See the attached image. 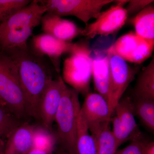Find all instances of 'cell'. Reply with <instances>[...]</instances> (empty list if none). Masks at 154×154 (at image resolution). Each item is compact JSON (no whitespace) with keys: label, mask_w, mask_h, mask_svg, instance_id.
<instances>
[{"label":"cell","mask_w":154,"mask_h":154,"mask_svg":"<svg viewBox=\"0 0 154 154\" xmlns=\"http://www.w3.org/2000/svg\"><path fill=\"white\" fill-rule=\"evenodd\" d=\"M14 57L19 67V79L29 117L38 120L42 96L50 80V70L42 57L36 55L29 48L5 52Z\"/></svg>","instance_id":"cell-1"},{"label":"cell","mask_w":154,"mask_h":154,"mask_svg":"<svg viewBox=\"0 0 154 154\" xmlns=\"http://www.w3.org/2000/svg\"><path fill=\"white\" fill-rule=\"evenodd\" d=\"M47 12L45 6L33 0L5 22L0 23V47L4 52L28 47L27 41Z\"/></svg>","instance_id":"cell-2"},{"label":"cell","mask_w":154,"mask_h":154,"mask_svg":"<svg viewBox=\"0 0 154 154\" xmlns=\"http://www.w3.org/2000/svg\"><path fill=\"white\" fill-rule=\"evenodd\" d=\"M0 99L20 120L29 117L17 61L11 54L2 51H0Z\"/></svg>","instance_id":"cell-3"},{"label":"cell","mask_w":154,"mask_h":154,"mask_svg":"<svg viewBox=\"0 0 154 154\" xmlns=\"http://www.w3.org/2000/svg\"><path fill=\"white\" fill-rule=\"evenodd\" d=\"M81 108L79 93L66 85L54 122L57 126V139L62 149L70 154H77V122Z\"/></svg>","instance_id":"cell-4"},{"label":"cell","mask_w":154,"mask_h":154,"mask_svg":"<svg viewBox=\"0 0 154 154\" xmlns=\"http://www.w3.org/2000/svg\"><path fill=\"white\" fill-rule=\"evenodd\" d=\"M70 55L63 64L64 82L78 93L87 95L90 93L92 78L91 50L87 42L73 43Z\"/></svg>","instance_id":"cell-5"},{"label":"cell","mask_w":154,"mask_h":154,"mask_svg":"<svg viewBox=\"0 0 154 154\" xmlns=\"http://www.w3.org/2000/svg\"><path fill=\"white\" fill-rule=\"evenodd\" d=\"M47 9L46 13L61 17L72 16L86 25L92 19H96L102 8L114 0H46L40 1Z\"/></svg>","instance_id":"cell-6"},{"label":"cell","mask_w":154,"mask_h":154,"mask_svg":"<svg viewBox=\"0 0 154 154\" xmlns=\"http://www.w3.org/2000/svg\"><path fill=\"white\" fill-rule=\"evenodd\" d=\"M154 48V42L131 31L119 37L105 52L118 56L127 62L140 64L152 55Z\"/></svg>","instance_id":"cell-7"},{"label":"cell","mask_w":154,"mask_h":154,"mask_svg":"<svg viewBox=\"0 0 154 154\" xmlns=\"http://www.w3.org/2000/svg\"><path fill=\"white\" fill-rule=\"evenodd\" d=\"M110 62V77L108 102L113 114L116 106L129 84L134 79L136 70L118 56L108 53Z\"/></svg>","instance_id":"cell-8"},{"label":"cell","mask_w":154,"mask_h":154,"mask_svg":"<svg viewBox=\"0 0 154 154\" xmlns=\"http://www.w3.org/2000/svg\"><path fill=\"white\" fill-rule=\"evenodd\" d=\"M128 14L123 7L114 5L101 12L96 20L86 25L81 35L93 38L96 36L114 34L125 25Z\"/></svg>","instance_id":"cell-9"},{"label":"cell","mask_w":154,"mask_h":154,"mask_svg":"<svg viewBox=\"0 0 154 154\" xmlns=\"http://www.w3.org/2000/svg\"><path fill=\"white\" fill-rule=\"evenodd\" d=\"M80 111L92 136L110 125L113 115L108 102L98 93H89L86 95Z\"/></svg>","instance_id":"cell-10"},{"label":"cell","mask_w":154,"mask_h":154,"mask_svg":"<svg viewBox=\"0 0 154 154\" xmlns=\"http://www.w3.org/2000/svg\"><path fill=\"white\" fill-rule=\"evenodd\" d=\"M66 86L60 76L57 79H51L42 96L38 107V120L43 128L50 132H52L53 124Z\"/></svg>","instance_id":"cell-11"},{"label":"cell","mask_w":154,"mask_h":154,"mask_svg":"<svg viewBox=\"0 0 154 154\" xmlns=\"http://www.w3.org/2000/svg\"><path fill=\"white\" fill-rule=\"evenodd\" d=\"M73 43L59 40L43 33L34 36L32 40V51L36 55L49 58L58 73L60 71V59L65 54L70 52Z\"/></svg>","instance_id":"cell-12"},{"label":"cell","mask_w":154,"mask_h":154,"mask_svg":"<svg viewBox=\"0 0 154 154\" xmlns=\"http://www.w3.org/2000/svg\"><path fill=\"white\" fill-rule=\"evenodd\" d=\"M41 24L44 33L66 42L81 35L82 30L72 21L49 13L43 15Z\"/></svg>","instance_id":"cell-13"},{"label":"cell","mask_w":154,"mask_h":154,"mask_svg":"<svg viewBox=\"0 0 154 154\" xmlns=\"http://www.w3.org/2000/svg\"><path fill=\"white\" fill-rule=\"evenodd\" d=\"M37 127L22 123L14 130L5 143L3 154H25L34 147Z\"/></svg>","instance_id":"cell-14"},{"label":"cell","mask_w":154,"mask_h":154,"mask_svg":"<svg viewBox=\"0 0 154 154\" xmlns=\"http://www.w3.org/2000/svg\"><path fill=\"white\" fill-rule=\"evenodd\" d=\"M110 77V62L108 54L105 53V55L99 54L93 58L92 78L94 88L97 93L103 96L107 102Z\"/></svg>","instance_id":"cell-15"},{"label":"cell","mask_w":154,"mask_h":154,"mask_svg":"<svg viewBox=\"0 0 154 154\" xmlns=\"http://www.w3.org/2000/svg\"><path fill=\"white\" fill-rule=\"evenodd\" d=\"M114 113L119 122L129 134L132 140H140L141 133L134 117L133 101L128 97L121 99L116 106Z\"/></svg>","instance_id":"cell-16"},{"label":"cell","mask_w":154,"mask_h":154,"mask_svg":"<svg viewBox=\"0 0 154 154\" xmlns=\"http://www.w3.org/2000/svg\"><path fill=\"white\" fill-rule=\"evenodd\" d=\"M135 99L154 100V58L143 68L134 90Z\"/></svg>","instance_id":"cell-17"},{"label":"cell","mask_w":154,"mask_h":154,"mask_svg":"<svg viewBox=\"0 0 154 154\" xmlns=\"http://www.w3.org/2000/svg\"><path fill=\"white\" fill-rule=\"evenodd\" d=\"M135 33L139 36L154 42V7L147 6L136 14L133 20Z\"/></svg>","instance_id":"cell-18"},{"label":"cell","mask_w":154,"mask_h":154,"mask_svg":"<svg viewBox=\"0 0 154 154\" xmlns=\"http://www.w3.org/2000/svg\"><path fill=\"white\" fill-rule=\"evenodd\" d=\"M76 149L77 154H97L95 141L90 134L88 125L81 111L77 122Z\"/></svg>","instance_id":"cell-19"},{"label":"cell","mask_w":154,"mask_h":154,"mask_svg":"<svg viewBox=\"0 0 154 154\" xmlns=\"http://www.w3.org/2000/svg\"><path fill=\"white\" fill-rule=\"evenodd\" d=\"M110 125L104 127L93 137L96 143L97 154H115L119 147Z\"/></svg>","instance_id":"cell-20"},{"label":"cell","mask_w":154,"mask_h":154,"mask_svg":"<svg viewBox=\"0 0 154 154\" xmlns=\"http://www.w3.org/2000/svg\"><path fill=\"white\" fill-rule=\"evenodd\" d=\"M135 114L149 129L154 130V100L135 99L133 101Z\"/></svg>","instance_id":"cell-21"},{"label":"cell","mask_w":154,"mask_h":154,"mask_svg":"<svg viewBox=\"0 0 154 154\" xmlns=\"http://www.w3.org/2000/svg\"><path fill=\"white\" fill-rule=\"evenodd\" d=\"M22 122L4 104H0V140L7 138Z\"/></svg>","instance_id":"cell-22"},{"label":"cell","mask_w":154,"mask_h":154,"mask_svg":"<svg viewBox=\"0 0 154 154\" xmlns=\"http://www.w3.org/2000/svg\"><path fill=\"white\" fill-rule=\"evenodd\" d=\"M30 0H0V23L29 5Z\"/></svg>","instance_id":"cell-23"},{"label":"cell","mask_w":154,"mask_h":154,"mask_svg":"<svg viewBox=\"0 0 154 154\" xmlns=\"http://www.w3.org/2000/svg\"><path fill=\"white\" fill-rule=\"evenodd\" d=\"M152 0H131L129 1L126 9L128 15L137 14L149 5H151Z\"/></svg>","instance_id":"cell-24"},{"label":"cell","mask_w":154,"mask_h":154,"mask_svg":"<svg viewBox=\"0 0 154 154\" xmlns=\"http://www.w3.org/2000/svg\"><path fill=\"white\" fill-rule=\"evenodd\" d=\"M145 145L140 139L133 140L126 147L119 150V154H144Z\"/></svg>","instance_id":"cell-25"},{"label":"cell","mask_w":154,"mask_h":154,"mask_svg":"<svg viewBox=\"0 0 154 154\" xmlns=\"http://www.w3.org/2000/svg\"><path fill=\"white\" fill-rule=\"evenodd\" d=\"M25 154H52V153L43 149L33 147Z\"/></svg>","instance_id":"cell-26"},{"label":"cell","mask_w":154,"mask_h":154,"mask_svg":"<svg viewBox=\"0 0 154 154\" xmlns=\"http://www.w3.org/2000/svg\"><path fill=\"white\" fill-rule=\"evenodd\" d=\"M144 154H154V143L153 142L146 144Z\"/></svg>","instance_id":"cell-27"},{"label":"cell","mask_w":154,"mask_h":154,"mask_svg":"<svg viewBox=\"0 0 154 154\" xmlns=\"http://www.w3.org/2000/svg\"><path fill=\"white\" fill-rule=\"evenodd\" d=\"M129 1H126V0H117V1H114V2L116 3V5L121 6L123 7V5H126L128 3Z\"/></svg>","instance_id":"cell-28"},{"label":"cell","mask_w":154,"mask_h":154,"mask_svg":"<svg viewBox=\"0 0 154 154\" xmlns=\"http://www.w3.org/2000/svg\"><path fill=\"white\" fill-rule=\"evenodd\" d=\"M5 142L4 140H0V154H3L5 148Z\"/></svg>","instance_id":"cell-29"},{"label":"cell","mask_w":154,"mask_h":154,"mask_svg":"<svg viewBox=\"0 0 154 154\" xmlns=\"http://www.w3.org/2000/svg\"><path fill=\"white\" fill-rule=\"evenodd\" d=\"M56 154H70L68 152L63 149H60L57 151V152Z\"/></svg>","instance_id":"cell-30"},{"label":"cell","mask_w":154,"mask_h":154,"mask_svg":"<svg viewBox=\"0 0 154 154\" xmlns=\"http://www.w3.org/2000/svg\"><path fill=\"white\" fill-rule=\"evenodd\" d=\"M0 104H4L3 102H2V100L0 99ZM5 105V104H4Z\"/></svg>","instance_id":"cell-31"},{"label":"cell","mask_w":154,"mask_h":154,"mask_svg":"<svg viewBox=\"0 0 154 154\" xmlns=\"http://www.w3.org/2000/svg\"><path fill=\"white\" fill-rule=\"evenodd\" d=\"M115 154H119V151L117 150V151L116 152V153Z\"/></svg>","instance_id":"cell-32"},{"label":"cell","mask_w":154,"mask_h":154,"mask_svg":"<svg viewBox=\"0 0 154 154\" xmlns=\"http://www.w3.org/2000/svg\"><path fill=\"white\" fill-rule=\"evenodd\" d=\"M1 51V47H0V51Z\"/></svg>","instance_id":"cell-33"}]
</instances>
